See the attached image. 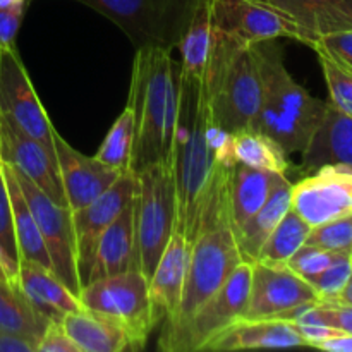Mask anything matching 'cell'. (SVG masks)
<instances>
[{
	"label": "cell",
	"mask_w": 352,
	"mask_h": 352,
	"mask_svg": "<svg viewBox=\"0 0 352 352\" xmlns=\"http://www.w3.org/2000/svg\"><path fill=\"white\" fill-rule=\"evenodd\" d=\"M234 164L230 134L213 122L203 78L181 72L174 140L175 229L189 244L205 229L229 219V177Z\"/></svg>",
	"instance_id": "1"
},
{
	"label": "cell",
	"mask_w": 352,
	"mask_h": 352,
	"mask_svg": "<svg viewBox=\"0 0 352 352\" xmlns=\"http://www.w3.org/2000/svg\"><path fill=\"white\" fill-rule=\"evenodd\" d=\"M181 72V62L174 60L172 50L158 47L136 50L127 98L134 116L131 174L158 164L174 170Z\"/></svg>",
	"instance_id": "2"
},
{
	"label": "cell",
	"mask_w": 352,
	"mask_h": 352,
	"mask_svg": "<svg viewBox=\"0 0 352 352\" xmlns=\"http://www.w3.org/2000/svg\"><path fill=\"white\" fill-rule=\"evenodd\" d=\"M254 50L261 78L256 131L277 141L287 155H301L323 122L327 102L294 81L278 40L254 43Z\"/></svg>",
	"instance_id": "3"
},
{
	"label": "cell",
	"mask_w": 352,
	"mask_h": 352,
	"mask_svg": "<svg viewBox=\"0 0 352 352\" xmlns=\"http://www.w3.org/2000/svg\"><path fill=\"white\" fill-rule=\"evenodd\" d=\"M203 85L212 119L220 129L229 134L258 129L261 78L254 43L213 26Z\"/></svg>",
	"instance_id": "4"
},
{
	"label": "cell",
	"mask_w": 352,
	"mask_h": 352,
	"mask_svg": "<svg viewBox=\"0 0 352 352\" xmlns=\"http://www.w3.org/2000/svg\"><path fill=\"white\" fill-rule=\"evenodd\" d=\"M241 261H244L243 254L229 219L205 229L192 241L181 302L174 316L164 322L158 349L181 332L196 309L226 284Z\"/></svg>",
	"instance_id": "5"
},
{
	"label": "cell",
	"mask_w": 352,
	"mask_h": 352,
	"mask_svg": "<svg viewBox=\"0 0 352 352\" xmlns=\"http://www.w3.org/2000/svg\"><path fill=\"white\" fill-rule=\"evenodd\" d=\"M112 21L136 50L177 48L201 0H74Z\"/></svg>",
	"instance_id": "6"
},
{
	"label": "cell",
	"mask_w": 352,
	"mask_h": 352,
	"mask_svg": "<svg viewBox=\"0 0 352 352\" xmlns=\"http://www.w3.org/2000/svg\"><path fill=\"white\" fill-rule=\"evenodd\" d=\"M136 179L138 270L150 280L177 227V191L174 170L160 164L138 172Z\"/></svg>",
	"instance_id": "7"
},
{
	"label": "cell",
	"mask_w": 352,
	"mask_h": 352,
	"mask_svg": "<svg viewBox=\"0 0 352 352\" xmlns=\"http://www.w3.org/2000/svg\"><path fill=\"white\" fill-rule=\"evenodd\" d=\"M79 301L82 308L119 323L127 333L129 351L143 349L158 325L148 294V278L140 270L89 282L79 292Z\"/></svg>",
	"instance_id": "8"
},
{
	"label": "cell",
	"mask_w": 352,
	"mask_h": 352,
	"mask_svg": "<svg viewBox=\"0 0 352 352\" xmlns=\"http://www.w3.org/2000/svg\"><path fill=\"white\" fill-rule=\"evenodd\" d=\"M251 263L241 261L226 284L206 299L182 327L181 332L168 340L162 351L165 352H198L205 351L215 337L229 327L244 320L250 302Z\"/></svg>",
	"instance_id": "9"
},
{
	"label": "cell",
	"mask_w": 352,
	"mask_h": 352,
	"mask_svg": "<svg viewBox=\"0 0 352 352\" xmlns=\"http://www.w3.org/2000/svg\"><path fill=\"white\" fill-rule=\"evenodd\" d=\"M14 174L43 237L45 248L52 261V270L60 278L62 284L79 298L82 285L78 274V250H76V232L71 208L58 205L48 198L30 177H26L17 168H14Z\"/></svg>",
	"instance_id": "10"
},
{
	"label": "cell",
	"mask_w": 352,
	"mask_h": 352,
	"mask_svg": "<svg viewBox=\"0 0 352 352\" xmlns=\"http://www.w3.org/2000/svg\"><path fill=\"white\" fill-rule=\"evenodd\" d=\"M0 116L47 148L55 150L52 138L54 124L34 91L16 47L0 50Z\"/></svg>",
	"instance_id": "11"
},
{
	"label": "cell",
	"mask_w": 352,
	"mask_h": 352,
	"mask_svg": "<svg viewBox=\"0 0 352 352\" xmlns=\"http://www.w3.org/2000/svg\"><path fill=\"white\" fill-rule=\"evenodd\" d=\"M291 208L311 227L352 215V167L323 165L292 184Z\"/></svg>",
	"instance_id": "12"
},
{
	"label": "cell",
	"mask_w": 352,
	"mask_h": 352,
	"mask_svg": "<svg viewBox=\"0 0 352 352\" xmlns=\"http://www.w3.org/2000/svg\"><path fill=\"white\" fill-rule=\"evenodd\" d=\"M315 301H320L318 292L287 265L251 263L250 302L244 320L278 318L298 306Z\"/></svg>",
	"instance_id": "13"
},
{
	"label": "cell",
	"mask_w": 352,
	"mask_h": 352,
	"mask_svg": "<svg viewBox=\"0 0 352 352\" xmlns=\"http://www.w3.org/2000/svg\"><path fill=\"white\" fill-rule=\"evenodd\" d=\"M136 174H122L102 196L89 205L72 212V223L76 232V250H78V274L85 287L89 280L96 246L107 227L116 220L124 206L136 196Z\"/></svg>",
	"instance_id": "14"
},
{
	"label": "cell",
	"mask_w": 352,
	"mask_h": 352,
	"mask_svg": "<svg viewBox=\"0 0 352 352\" xmlns=\"http://www.w3.org/2000/svg\"><path fill=\"white\" fill-rule=\"evenodd\" d=\"M0 158L30 177L48 198L67 206L55 150L0 116Z\"/></svg>",
	"instance_id": "15"
},
{
	"label": "cell",
	"mask_w": 352,
	"mask_h": 352,
	"mask_svg": "<svg viewBox=\"0 0 352 352\" xmlns=\"http://www.w3.org/2000/svg\"><path fill=\"white\" fill-rule=\"evenodd\" d=\"M213 26L246 43L289 38L305 43L301 30L277 10L254 0H213Z\"/></svg>",
	"instance_id": "16"
},
{
	"label": "cell",
	"mask_w": 352,
	"mask_h": 352,
	"mask_svg": "<svg viewBox=\"0 0 352 352\" xmlns=\"http://www.w3.org/2000/svg\"><path fill=\"white\" fill-rule=\"evenodd\" d=\"M52 138L65 199L71 212L95 201L122 175V172L102 164L95 157H86L72 148L55 127L52 131Z\"/></svg>",
	"instance_id": "17"
},
{
	"label": "cell",
	"mask_w": 352,
	"mask_h": 352,
	"mask_svg": "<svg viewBox=\"0 0 352 352\" xmlns=\"http://www.w3.org/2000/svg\"><path fill=\"white\" fill-rule=\"evenodd\" d=\"M296 24L313 47L329 34L352 30V0H254Z\"/></svg>",
	"instance_id": "18"
},
{
	"label": "cell",
	"mask_w": 352,
	"mask_h": 352,
	"mask_svg": "<svg viewBox=\"0 0 352 352\" xmlns=\"http://www.w3.org/2000/svg\"><path fill=\"white\" fill-rule=\"evenodd\" d=\"M189 250L191 244L186 241L181 230L175 229L148 280V294L158 323L167 322L177 311L184 291Z\"/></svg>",
	"instance_id": "19"
},
{
	"label": "cell",
	"mask_w": 352,
	"mask_h": 352,
	"mask_svg": "<svg viewBox=\"0 0 352 352\" xmlns=\"http://www.w3.org/2000/svg\"><path fill=\"white\" fill-rule=\"evenodd\" d=\"M127 270H138L136 196L124 206L100 237L88 284Z\"/></svg>",
	"instance_id": "20"
},
{
	"label": "cell",
	"mask_w": 352,
	"mask_h": 352,
	"mask_svg": "<svg viewBox=\"0 0 352 352\" xmlns=\"http://www.w3.org/2000/svg\"><path fill=\"white\" fill-rule=\"evenodd\" d=\"M306 347L298 327L289 320H239L206 346L205 351H248Z\"/></svg>",
	"instance_id": "21"
},
{
	"label": "cell",
	"mask_w": 352,
	"mask_h": 352,
	"mask_svg": "<svg viewBox=\"0 0 352 352\" xmlns=\"http://www.w3.org/2000/svg\"><path fill=\"white\" fill-rule=\"evenodd\" d=\"M301 160L306 174L323 165L352 167V117L327 102L323 122L301 153Z\"/></svg>",
	"instance_id": "22"
},
{
	"label": "cell",
	"mask_w": 352,
	"mask_h": 352,
	"mask_svg": "<svg viewBox=\"0 0 352 352\" xmlns=\"http://www.w3.org/2000/svg\"><path fill=\"white\" fill-rule=\"evenodd\" d=\"M17 284L31 305L50 322H62L65 315L82 308L78 296L72 294L50 268L33 261L19 260Z\"/></svg>",
	"instance_id": "23"
},
{
	"label": "cell",
	"mask_w": 352,
	"mask_h": 352,
	"mask_svg": "<svg viewBox=\"0 0 352 352\" xmlns=\"http://www.w3.org/2000/svg\"><path fill=\"white\" fill-rule=\"evenodd\" d=\"M282 174L234 164L229 177V219L234 234L265 205Z\"/></svg>",
	"instance_id": "24"
},
{
	"label": "cell",
	"mask_w": 352,
	"mask_h": 352,
	"mask_svg": "<svg viewBox=\"0 0 352 352\" xmlns=\"http://www.w3.org/2000/svg\"><path fill=\"white\" fill-rule=\"evenodd\" d=\"M65 329L79 352H122L129 351V339L122 327L112 318L81 308L64 316Z\"/></svg>",
	"instance_id": "25"
},
{
	"label": "cell",
	"mask_w": 352,
	"mask_h": 352,
	"mask_svg": "<svg viewBox=\"0 0 352 352\" xmlns=\"http://www.w3.org/2000/svg\"><path fill=\"white\" fill-rule=\"evenodd\" d=\"M291 198L292 182L285 175H280L265 205L236 232L244 261H250V263L256 261L265 241L274 232L282 217L291 210Z\"/></svg>",
	"instance_id": "26"
},
{
	"label": "cell",
	"mask_w": 352,
	"mask_h": 352,
	"mask_svg": "<svg viewBox=\"0 0 352 352\" xmlns=\"http://www.w3.org/2000/svg\"><path fill=\"white\" fill-rule=\"evenodd\" d=\"M0 165H2L7 189H9L10 206H12L14 217V230H16L17 248H19V260L33 261V263H38L52 270V261L50 256H48L47 248H45L43 237H41L38 223L34 220L33 213H31L30 206H28L26 199H24L19 182H17L16 174H14V168L7 162H3L2 158H0Z\"/></svg>",
	"instance_id": "27"
},
{
	"label": "cell",
	"mask_w": 352,
	"mask_h": 352,
	"mask_svg": "<svg viewBox=\"0 0 352 352\" xmlns=\"http://www.w3.org/2000/svg\"><path fill=\"white\" fill-rule=\"evenodd\" d=\"M48 323L50 320L31 305L19 284L0 277V330L16 333L38 347Z\"/></svg>",
	"instance_id": "28"
},
{
	"label": "cell",
	"mask_w": 352,
	"mask_h": 352,
	"mask_svg": "<svg viewBox=\"0 0 352 352\" xmlns=\"http://www.w3.org/2000/svg\"><path fill=\"white\" fill-rule=\"evenodd\" d=\"M230 155L236 164L277 172L285 175L291 168L289 155L280 144L260 131H241L230 134Z\"/></svg>",
	"instance_id": "29"
},
{
	"label": "cell",
	"mask_w": 352,
	"mask_h": 352,
	"mask_svg": "<svg viewBox=\"0 0 352 352\" xmlns=\"http://www.w3.org/2000/svg\"><path fill=\"white\" fill-rule=\"evenodd\" d=\"M213 0H201L196 7L191 23L186 28L177 48L181 50L182 72L203 78L206 62H208L210 47L213 38Z\"/></svg>",
	"instance_id": "30"
},
{
	"label": "cell",
	"mask_w": 352,
	"mask_h": 352,
	"mask_svg": "<svg viewBox=\"0 0 352 352\" xmlns=\"http://www.w3.org/2000/svg\"><path fill=\"white\" fill-rule=\"evenodd\" d=\"M309 230H311V226L291 208L265 241L256 261L274 265V267L285 265L289 258L306 243Z\"/></svg>",
	"instance_id": "31"
},
{
	"label": "cell",
	"mask_w": 352,
	"mask_h": 352,
	"mask_svg": "<svg viewBox=\"0 0 352 352\" xmlns=\"http://www.w3.org/2000/svg\"><path fill=\"white\" fill-rule=\"evenodd\" d=\"M134 143V116L133 109L126 105L116 122L107 133L102 146L96 151L95 158L116 170L127 174L131 172V155Z\"/></svg>",
	"instance_id": "32"
},
{
	"label": "cell",
	"mask_w": 352,
	"mask_h": 352,
	"mask_svg": "<svg viewBox=\"0 0 352 352\" xmlns=\"http://www.w3.org/2000/svg\"><path fill=\"white\" fill-rule=\"evenodd\" d=\"M311 48L316 52L325 82L329 86V102L352 117V65L325 47L322 41H316Z\"/></svg>",
	"instance_id": "33"
},
{
	"label": "cell",
	"mask_w": 352,
	"mask_h": 352,
	"mask_svg": "<svg viewBox=\"0 0 352 352\" xmlns=\"http://www.w3.org/2000/svg\"><path fill=\"white\" fill-rule=\"evenodd\" d=\"M306 244L318 246L332 253H351L352 251V215L330 220L322 226L311 227Z\"/></svg>",
	"instance_id": "34"
},
{
	"label": "cell",
	"mask_w": 352,
	"mask_h": 352,
	"mask_svg": "<svg viewBox=\"0 0 352 352\" xmlns=\"http://www.w3.org/2000/svg\"><path fill=\"white\" fill-rule=\"evenodd\" d=\"M351 275V253H336V258H333V261L325 270L320 272L318 275H315V277H311L306 282L313 285V289L318 292L322 301H333L340 294V291L346 287Z\"/></svg>",
	"instance_id": "35"
},
{
	"label": "cell",
	"mask_w": 352,
	"mask_h": 352,
	"mask_svg": "<svg viewBox=\"0 0 352 352\" xmlns=\"http://www.w3.org/2000/svg\"><path fill=\"white\" fill-rule=\"evenodd\" d=\"M0 250L14 267L19 268V248H17L16 230H14L12 206H10L9 189L3 177L2 165H0Z\"/></svg>",
	"instance_id": "36"
},
{
	"label": "cell",
	"mask_w": 352,
	"mask_h": 352,
	"mask_svg": "<svg viewBox=\"0 0 352 352\" xmlns=\"http://www.w3.org/2000/svg\"><path fill=\"white\" fill-rule=\"evenodd\" d=\"M336 258V253L332 251L322 250L318 246L311 244H302L294 254L287 260V268H291L294 274L302 277L305 280H309L311 277L318 275L320 272L325 270Z\"/></svg>",
	"instance_id": "37"
},
{
	"label": "cell",
	"mask_w": 352,
	"mask_h": 352,
	"mask_svg": "<svg viewBox=\"0 0 352 352\" xmlns=\"http://www.w3.org/2000/svg\"><path fill=\"white\" fill-rule=\"evenodd\" d=\"M30 0H0V50L16 47V36Z\"/></svg>",
	"instance_id": "38"
},
{
	"label": "cell",
	"mask_w": 352,
	"mask_h": 352,
	"mask_svg": "<svg viewBox=\"0 0 352 352\" xmlns=\"http://www.w3.org/2000/svg\"><path fill=\"white\" fill-rule=\"evenodd\" d=\"M36 352H79V349L67 336L62 322H50L38 342Z\"/></svg>",
	"instance_id": "39"
},
{
	"label": "cell",
	"mask_w": 352,
	"mask_h": 352,
	"mask_svg": "<svg viewBox=\"0 0 352 352\" xmlns=\"http://www.w3.org/2000/svg\"><path fill=\"white\" fill-rule=\"evenodd\" d=\"M296 327H298L299 333H301L302 339L306 340V346L308 347H316L318 344L325 342V340L332 339V337H337L340 336V333H344L340 332V330L333 329V327L315 325V323H311V325H296Z\"/></svg>",
	"instance_id": "40"
},
{
	"label": "cell",
	"mask_w": 352,
	"mask_h": 352,
	"mask_svg": "<svg viewBox=\"0 0 352 352\" xmlns=\"http://www.w3.org/2000/svg\"><path fill=\"white\" fill-rule=\"evenodd\" d=\"M320 41L332 52H336L339 57H342L347 64L352 65V30L329 34V36H323Z\"/></svg>",
	"instance_id": "41"
},
{
	"label": "cell",
	"mask_w": 352,
	"mask_h": 352,
	"mask_svg": "<svg viewBox=\"0 0 352 352\" xmlns=\"http://www.w3.org/2000/svg\"><path fill=\"white\" fill-rule=\"evenodd\" d=\"M0 352H36V346L16 333L0 330Z\"/></svg>",
	"instance_id": "42"
},
{
	"label": "cell",
	"mask_w": 352,
	"mask_h": 352,
	"mask_svg": "<svg viewBox=\"0 0 352 352\" xmlns=\"http://www.w3.org/2000/svg\"><path fill=\"white\" fill-rule=\"evenodd\" d=\"M316 349L330 352H352V336L351 333H340V336L332 337V339L318 344Z\"/></svg>",
	"instance_id": "43"
},
{
	"label": "cell",
	"mask_w": 352,
	"mask_h": 352,
	"mask_svg": "<svg viewBox=\"0 0 352 352\" xmlns=\"http://www.w3.org/2000/svg\"><path fill=\"white\" fill-rule=\"evenodd\" d=\"M0 277L17 284V268L7 260V256L3 254L2 250H0Z\"/></svg>",
	"instance_id": "44"
},
{
	"label": "cell",
	"mask_w": 352,
	"mask_h": 352,
	"mask_svg": "<svg viewBox=\"0 0 352 352\" xmlns=\"http://www.w3.org/2000/svg\"><path fill=\"white\" fill-rule=\"evenodd\" d=\"M333 301L342 302V305H349V306H352V275H351L349 280H347L346 287H344L342 291H340V294L337 296V298L333 299Z\"/></svg>",
	"instance_id": "45"
},
{
	"label": "cell",
	"mask_w": 352,
	"mask_h": 352,
	"mask_svg": "<svg viewBox=\"0 0 352 352\" xmlns=\"http://www.w3.org/2000/svg\"><path fill=\"white\" fill-rule=\"evenodd\" d=\"M351 261H352V251H351Z\"/></svg>",
	"instance_id": "46"
}]
</instances>
